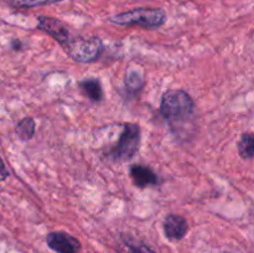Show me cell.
Listing matches in <instances>:
<instances>
[{
    "instance_id": "3957f363",
    "label": "cell",
    "mask_w": 254,
    "mask_h": 253,
    "mask_svg": "<svg viewBox=\"0 0 254 253\" xmlns=\"http://www.w3.org/2000/svg\"><path fill=\"white\" fill-rule=\"evenodd\" d=\"M64 49L73 61L79 63H91L96 61L103 51V42L98 37L86 39L81 36H72Z\"/></svg>"
},
{
    "instance_id": "7a4b0ae2",
    "label": "cell",
    "mask_w": 254,
    "mask_h": 253,
    "mask_svg": "<svg viewBox=\"0 0 254 253\" xmlns=\"http://www.w3.org/2000/svg\"><path fill=\"white\" fill-rule=\"evenodd\" d=\"M109 21L119 26L136 25L145 29H156L165 24L166 12L161 7H135L129 11L114 15Z\"/></svg>"
},
{
    "instance_id": "7c38bea8",
    "label": "cell",
    "mask_w": 254,
    "mask_h": 253,
    "mask_svg": "<svg viewBox=\"0 0 254 253\" xmlns=\"http://www.w3.org/2000/svg\"><path fill=\"white\" fill-rule=\"evenodd\" d=\"M4 1L16 9H30V7L56 4V2H61L62 0H4Z\"/></svg>"
},
{
    "instance_id": "6da1fadb",
    "label": "cell",
    "mask_w": 254,
    "mask_h": 253,
    "mask_svg": "<svg viewBox=\"0 0 254 253\" xmlns=\"http://www.w3.org/2000/svg\"><path fill=\"white\" fill-rule=\"evenodd\" d=\"M195 112V103L188 92L183 89H169L163 94L160 113L173 130L190 122Z\"/></svg>"
},
{
    "instance_id": "5b68a950",
    "label": "cell",
    "mask_w": 254,
    "mask_h": 253,
    "mask_svg": "<svg viewBox=\"0 0 254 253\" xmlns=\"http://www.w3.org/2000/svg\"><path fill=\"white\" fill-rule=\"evenodd\" d=\"M37 29L54 37L62 47L72 37L66 25L61 20L55 19V17L51 16H42L41 15V16L37 17Z\"/></svg>"
},
{
    "instance_id": "4fadbf2b",
    "label": "cell",
    "mask_w": 254,
    "mask_h": 253,
    "mask_svg": "<svg viewBox=\"0 0 254 253\" xmlns=\"http://www.w3.org/2000/svg\"><path fill=\"white\" fill-rule=\"evenodd\" d=\"M126 86L129 91H138V89L141 88L144 83V78L143 74L138 71V69H133V68H128L126 73Z\"/></svg>"
},
{
    "instance_id": "8992f818",
    "label": "cell",
    "mask_w": 254,
    "mask_h": 253,
    "mask_svg": "<svg viewBox=\"0 0 254 253\" xmlns=\"http://www.w3.org/2000/svg\"><path fill=\"white\" fill-rule=\"evenodd\" d=\"M46 242L49 247L57 253H77L81 248L79 241L66 232L49 233Z\"/></svg>"
},
{
    "instance_id": "9c48e42d",
    "label": "cell",
    "mask_w": 254,
    "mask_h": 253,
    "mask_svg": "<svg viewBox=\"0 0 254 253\" xmlns=\"http://www.w3.org/2000/svg\"><path fill=\"white\" fill-rule=\"evenodd\" d=\"M82 92L88 97L89 99L94 102H99L103 99V89H102L101 83L96 78H87L79 83Z\"/></svg>"
},
{
    "instance_id": "30bf717a",
    "label": "cell",
    "mask_w": 254,
    "mask_h": 253,
    "mask_svg": "<svg viewBox=\"0 0 254 253\" xmlns=\"http://www.w3.org/2000/svg\"><path fill=\"white\" fill-rule=\"evenodd\" d=\"M238 151L242 159H252L254 154V136L252 133H243L238 143Z\"/></svg>"
},
{
    "instance_id": "9a60e30c",
    "label": "cell",
    "mask_w": 254,
    "mask_h": 253,
    "mask_svg": "<svg viewBox=\"0 0 254 253\" xmlns=\"http://www.w3.org/2000/svg\"><path fill=\"white\" fill-rule=\"evenodd\" d=\"M131 253H154L150 248L146 246H139V247H131Z\"/></svg>"
},
{
    "instance_id": "ba28073f",
    "label": "cell",
    "mask_w": 254,
    "mask_h": 253,
    "mask_svg": "<svg viewBox=\"0 0 254 253\" xmlns=\"http://www.w3.org/2000/svg\"><path fill=\"white\" fill-rule=\"evenodd\" d=\"M130 178L133 180L134 185L136 188H148V186H153L158 184V176L156 174L151 170L148 166L140 165V164H135V165L130 166Z\"/></svg>"
},
{
    "instance_id": "8fae6325",
    "label": "cell",
    "mask_w": 254,
    "mask_h": 253,
    "mask_svg": "<svg viewBox=\"0 0 254 253\" xmlns=\"http://www.w3.org/2000/svg\"><path fill=\"white\" fill-rule=\"evenodd\" d=\"M16 134L21 140H30L35 134V121L30 117L21 119L16 124Z\"/></svg>"
},
{
    "instance_id": "52a82bcc",
    "label": "cell",
    "mask_w": 254,
    "mask_h": 253,
    "mask_svg": "<svg viewBox=\"0 0 254 253\" xmlns=\"http://www.w3.org/2000/svg\"><path fill=\"white\" fill-rule=\"evenodd\" d=\"M188 222L180 215L170 213L164 220V232H165L166 237L171 241L183 240L188 233Z\"/></svg>"
},
{
    "instance_id": "5bb4252c",
    "label": "cell",
    "mask_w": 254,
    "mask_h": 253,
    "mask_svg": "<svg viewBox=\"0 0 254 253\" xmlns=\"http://www.w3.org/2000/svg\"><path fill=\"white\" fill-rule=\"evenodd\" d=\"M7 176H9V171H7L4 161H2L1 158H0V181H4Z\"/></svg>"
},
{
    "instance_id": "277c9868",
    "label": "cell",
    "mask_w": 254,
    "mask_h": 253,
    "mask_svg": "<svg viewBox=\"0 0 254 253\" xmlns=\"http://www.w3.org/2000/svg\"><path fill=\"white\" fill-rule=\"evenodd\" d=\"M140 128L138 124L126 123L116 146L108 154L114 161H128L138 153L140 145Z\"/></svg>"
}]
</instances>
